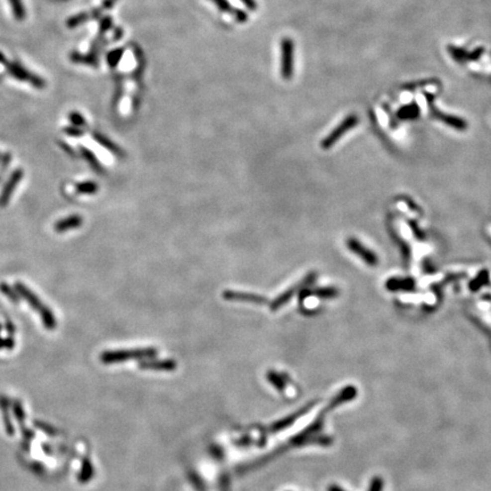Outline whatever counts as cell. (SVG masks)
Segmentation results:
<instances>
[{
  "instance_id": "ba28073f",
  "label": "cell",
  "mask_w": 491,
  "mask_h": 491,
  "mask_svg": "<svg viewBox=\"0 0 491 491\" xmlns=\"http://www.w3.org/2000/svg\"><path fill=\"white\" fill-rule=\"evenodd\" d=\"M223 298L229 301H242V302H251V304L264 305L269 302V299L264 296L250 293H239V291L233 290H225L223 293Z\"/></svg>"
},
{
  "instance_id": "4fadbf2b",
  "label": "cell",
  "mask_w": 491,
  "mask_h": 491,
  "mask_svg": "<svg viewBox=\"0 0 491 491\" xmlns=\"http://www.w3.org/2000/svg\"><path fill=\"white\" fill-rule=\"evenodd\" d=\"M421 109L420 107L417 106V103L412 102L408 103V105L402 106L400 109L397 111V117L399 119H402V121H407V119H415L420 116Z\"/></svg>"
},
{
  "instance_id": "2e32d148",
  "label": "cell",
  "mask_w": 491,
  "mask_h": 491,
  "mask_svg": "<svg viewBox=\"0 0 491 491\" xmlns=\"http://www.w3.org/2000/svg\"><path fill=\"white\" fill-rule=\"evenodd\" d=\"M80 151H81L82 157L85 158L87 163L91 166V169H93L95 172H97L98 174L103 173V169H102L101 164L99 163V161L97 159V157L95 156V154L93 153V151H90L88 148H85V147H82V148L80 149Z\"/></svg>"
},
{
  "instance_id": "3957f363",
  "label": "cell",
  "mask_w": 491,
  "mask_h": 491,
  "mask_svg": "<svg viewBox=\"0 0 491 491\" xmlns=\"http://www.w3.org/2000/svg\"><path fill=\"white\" fill-rule=\"evenodd\" d=\"M315 279H316V274L314 272L307 274L301 281H299L297 283V285H295L291 287V288L287 289L285 293L275 298L274 300L271 302V310H272V312H277V310L280 309L281 307H283L286 304H288L290 299L293 298L295 295L298 294L299 291H301L302 289L307 288V287H309L315 281Z\"/></svg>"
},
{
  "instance_id": "30bf717a",
  "label": "cell",
  "mask_w": 491,
  "mask_h": 491,
  "mask_svg": "<svg viewBox=\"0 0 491 491\" xmlns=\"http://www.w3.org/2000/svg\"><path fill=\"white\" fill-rule=\"evenodd\" d=\"M156 354V350L154 349H141V350H132V351H111V353L103 354L102 359L105 362H114V361H122V359L131 358V357H140V356H150V355Z\"/></svg>"
},
{
  "instance_id": "5bb4252c",
  "label": "cell",
  "mask_w": 491,
  "mask_h": 491,
  "mask_svg": "<svg viewBox=\"0 0 491 491\" xmlns=\"http://www.w3.org/2000/svg\"><path fill=\"white\" fill-rule=\"evenodd\" d=\"M415 282L413 279H399V278H393L390 279L387 282V289H389L391 291H397V290H410L414 288Z\"/></svg>"
},
{
  "instance_id": "44dd1931",
  "label": "cell",
  "mask_w": 491,
  "mask_h": 491,
  "mask_svg": "<svg viewBox=\"0 0 491 491\" xmlns=\"http://www.w3.org/2000/svg\"><path fill=\"white\" fill-rule=\"evenodd\" d=\"M123 56V50L122 49H115L113 51H110L107 56V62H108V65L110 67H115L118 64V62L121 61Z\"/></svg>"
},
{
  "instance_id": "d4e9b609",
  "label": "cell",
  "mask_w": 491,
  "mask_h": 491,
  "mask_svg": "<svg viewBox=\"0 0 491 491\" xmlns=\"http://www.w3.org/2000/svg\"><path fill=\"white\" fill-rule=\"evenodd\" d=\"M69 118H70V122L72 123V124H73V126L81 127L83 125H86L85 117H83L80 113H78V111H72V113H70Z\"/></svg>"
},
{
  "instance_id": "9a60e30c",
  "label": "cell",
  "mask_w": 491,
  "mask_h": 491,
  "mask_svg": "<svg viewBox=\"0 0 491 491\" xmlns=\"http://www.w3.org/2000/svg\"><path fill=\"white\" fill-rule=\"evenodd\" d=\"M70 59L72 62L78 63V64H86V65H90V66H94V67L98 66L97 55L94 54V53L82 55L80 53H77V51H74V53L70 54Z\"/></svg>"
},
{
  "instance_id": "6da1fadb",
  "label": "cell",
  "mask_w": 491,
  "mask_h": 491,
  "mask_svg": "<svg viewBox=\"0 0 491 491\" xmlns=\"http://www.w3.org/2000/svg\"><path fill=\"white\" fill-rule=\"evenodd\" d=\"M15 289L17 291L18 296H21L23 299H25L26 302H29V305L33 308L35 312H38L40 317H41L43 325H45L48 330H54L57 323H56V317L54 316V314L49 309V307H47L46 305L42 304V301L40 300V298L35 295L33 291L27 288L21 282H17L15 285Z\"/></svg>"
},
{
  "instance_id": "ffe728a7",
  "label": "cell",
  "mask_w": 491,
  "mask_h": 491,
  "mask_svg": "<svg viewBox=\"0 0 491 491\" xmlns=\"http://www.w3.org/2000/svg\"><path fill=\"white\" fill-rule=\"evenodd\" d=\"M88 18H89V15H88L87 13H80L78 15L72 16V17L67 19L66 25L69 26L70 29H73V27L80 25V24L85 23Z\"/></svg>"
},
{
  "instance_id": "9c48e42d",
  "label": "cell",
  "mask_w": 491,
  "mask_h": 491,
  "mask_svg": "<svg viewBox=\"0 0 491 491\" xmlns=\"http://www.w3.org/2000/svg\"><path fill=\"white\" fill-rule=\"evenodd\" d=\"M22 178H23V170L21 169L15 170L13 173H11L9 180L6 182L1 194H0V206L3 207L9 202V199L14 193L15 188L18 186L19 182H21Z\"/></svg>"
},
{
  "instance_id": "d6986e66",
  "label": "cell",
  "mask_w": 491,
  "mask_h": 491,
  "mask_svg": "<svg viewBox=\"0 0 491 491\" xmlns=\"http://www.w3.org/2000/svg\"><path fill=\"white\" fill-rule=\"evenodd\" d=\"M75 189H77L78 194L82 195H94L97 193L98 186L96 185L94 181H86V182H80L75 186Z\"/></svg>"
},
{
  "instance_id": "8992f818",
  "label": "cell",
  "mask_w": 491,
  "mask_h": 491,
  "mask_svg": "<svg viewBox=\"0 0 491 491\" xmlns=\"http://www.w3.org/2000/svg\"><path fill=\"white\" fill-rule=\"evenodd\" d=\"M424 97L426 99V101H428L429 103V106H430V109H431V115L436 118V119H439V121H441L442 123H445V124H447L448 126L450 127H453V129L455 130H457V131H465L466 129H468V122L465 121V119H463L461 117H457V116H454V115H448V114H444V113H441L440 110H438V108H436L433 105V100H434V96L432 94H424Z\"/></svg>"
},
{
  "instance_id": "7c38bea8",
  "label": "cell",
  "mask_w": 491,
  "mask_h": 491,
  "mask_svg": "<svg viewBox=\"0 0 491 491\" xmlns=\"http://www.w3.org/2000/svg\"><path fill=\"white\" fill-rule=\"evenodd\" d=\"M93 138L95 139L96 141H97L99 145L102 146L103 148L107 149V150H109L111 154L115 155L116 157H119V158H122V157H124V151H123L121 148H119L118 146L115 145V143L113 141H110L108 138L105 137V135L101 134V133H98V132H94L93 134Z\"/></svg>"
},
{
  "instance_id": "603a6c76",
  "label": "cell",
  "mask_w": 491,
  "mask_h": 491,
  "mask_svg": "<svg viewBox=\"0 0 491 491\" xmlns=\"http://www.w3.org/2000/svg\"><path fill=\"white\" fill-rule=\"evenodd\" d=\"M487 281H488V273L481 272L476 279H474L472 283H471V286H470L471 289L478 290L479 288H480V287L484 286L485 282H487Z\"/></svg>"
},
{
  "instance_id": "83f0119b",
  "label": "cell",
  "mask_w": 491,
  "mask_h": 491,
  "mask_svg": "<svg viewBox=\"0 0 491 491\" xmlns=\"http://www.w3.org/2000/svg\"><path fill=\"white\" fill-rule=\"evenodd\" d=\"M233 15H234V17H235V21H238V22H240V23L246 22L247 19H248V15H247V13H246L245 10L235 9Z\"/></svg>"
},
{
  "instance_id": "7a4b0ae2",
  "label": "cell",
  "mask_w": 491,
  "mask_h": 491,
  "mask_svg": "<svg viewBox=\"0 0 491 491\" xmlns=\"http://www.w3.org/2000/svg\"><path fill=\"white\" fill-rule=\"evenodd\" d=\"M1 65L5 66L7 73L13 77L18 81H24L30 83L32 87L37 88V89H43L46 87V81L41 77L37 74H33L29 70H26L21 63L18 62H9L7 58L1 62Z\"/></svg>"
},
{
  "instance_id": "f1b7e54d",
  "label": "cell",
  "mask_w": 491,
  "mask_h": 491,
  "mask_svg": "<svg viewBox=\"0 0 491 491\" xmlns=\"http://www.w3.org/2000/svg\"><path fill=\"white\" fill-rule=\"evenodd\" d=\"M240 1L245 5L249 10H256L257 9V2L256 0H240Z\"/></svg>"
},
{
  "instance_id": "4316f807",
  "label": "cell",
  "mask_w": 491,
  "mask_h": 491,
  "mask_svg": "<svg viewBox=\"0 0 491 491\" xmlns=\"http://www.w3.org/2000/svg\"><path fill=\"white\" fill-rule=\"evenodd\" d=\"M485 53V48L484 47H478L476 50L472 51V53H469V61L471 62H476L479 58L481 57Z\"/></svg>"
},
{
  "instance_id": "8fae6325",
  "label": "cell",
  "mask_w": 491,
  "mask_h": 491,
  "mask_svg": "<svg viewBox=\"0 0 491 491\" xmlns=\"http://www.w3.org/2000/svg\"><path fill=\"white\" fill-rule=\"evenodd\" d=\"M83 218L80 216V215H70L65 218L59 219V221L56 223L54 229L56 232L63 233L67 232L70 230H75L82 225Z\"/></svg>"
},
{
  "instance_id": "277c9868",
  "label": "cell",
  "mask_w": 491,
  "mask_h": 491,
  "mask_svg": "<svg viewBox=\"0 0 491 491\" xmlns=\"http://www.w3.org/2000/svg\"><path fill=\"white\" fill-rule=\"evenodd\" d=\"M295 70V42L293 39L285 38L281 40V77L290 80Z\"/></svg>"
},
{
  "instance_id": "cb8c5ba5",
  "label": "cell",
  "mask_w": 491,
  "mask_h": 491,
  "mask_svg": "<svg viewBox=\"0 0 491 491\" xmlns=\"http://www.w3.org/2000/svg\"><path fill=\"white\" fill-rule=\"evenodd\" d=\"M0 290H1V293L5 295V296H7L8 298L10 299L11 301L13 302H17L18 301V294H17V291H13L11 290L9 287H8L6 283H1L0 285Z\"/></svg>"
},
{
  "instance_id": "7402d4cb",
  "label": "cell",
  "mask_w": 491,
  "mask_h": 491,
  "mask_svg": "<svg viewBox=\"0 0 491 491\" xmlns=\"http://www.w3.org/2000/svg\"><path fill=\"white\" fill-rule=\"evenodd\" d=\"M210 1H213L221 11H224V13L234 14L235 8H233L232 6H231V3L229 1H227V0H210Z\"/></svg>"
},
{
  "instance_id": "5b68a950",
  "label": "cell",
  "mask_w": 491,
  "mask_h": 491,
  "mask_svg": "<svg viewBox=\"0 0 491 491\" xmlns=\"http://www.w3.org/2000/svg\"><path fill=\"white\" fill-rule=\"evenodd\" d=\"M359 123V118L357 115H349L347 116L343 121L339 124L334 130L331 131V133L325 137L324 140L321 142V146L323 149H330L334 146L335 142H338L342 138L343 134H346L347 132L353 129V127L356 126Z\"/></svg>"
},
{
  "instance_id": "484cf974",
  "label": "cell",
  "mask_w": 491,
  "mask_h": 491,
  "mask_svg": "<svg viewBox=\"0 0 491 491\" xmlns=\"http://www.w3.org/2000/svg\"><path fill=\"white\" fill-rule=\"evenodd\" d=\"M64 132H65L66 134L71 135V137H74V138L81 137V135H83V133H85L81 127H78V126H66L65 129H64Z\"/></svg>"
},
{
  "instance_id": "52a82bcc",
  "label": "cell",
  "mask_w": 491,
  "mask_h": 491,
  "mask_svg": "<svg viewBox=\"0 0 491 491\" xmlns=\"http://www.w3.org/2000/svg\"><path fill=\"white\" fill-rule=\"evenodd\" d=\"M347 247L351 251V253L356 254L357 256L363 259L367 265L370 266H375L378 265V257L373 251H371L369 248H366L365 246H363L361 242L356 240L355 238H349L347 240Z\"/></svg>"
},
{
  "instance_id": "e0dca14e",
  "label": "cell",
  "mask_w": 491,
  "mask_h": 491,
  "mask_svg": "<svg viewBox=\"0 0 491 491\" xmlns=\"http://www.w3.org/2000/svg\"><path fill=\"white\" fill-rule=\"evenodd\" d=\"M8 2L10 3L11 11H13V15L16 21H23V19L25 18L26 13L22 0H8Z\"/></svg>"
},
{
  "instance_id": "ac0fdd59",
  "label": "cell",
  "mask_w": 491,
  "mask_h": 491,
  "mask_svg": "<svg viewBox=\"0 0 491 491\" xmlns=\"http://www.w3.org/2000/svg\"><path fill=\"white\" fill-rule=\"evenodd\" d=\"M448 51H449L450 56H452V57H453V59H455V61H456V62H460V63L469 62V51H466L465 49H463V48H458V47H455V46H449L448 47Z\"/></svg>"
}]
</instances>
